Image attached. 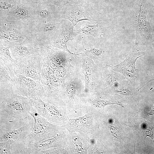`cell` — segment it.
I'll list each match as a JSON object with an SVG mask.
<instances>
[{"instance_id":"obj_1","label":"cell","mask_w":154,"mask_h":154,"mask_svg":"<svg viewBox=\"0 0 154 154\" xmlns=\"http://www.w3.org/2000/svg\"><path fill=\"white\" fill-rule=\"evenodd\" d=\"M32 108V99L13 92L1 102L0 116L10 119H24L30 114Z\"/></svg>"},{"instance_id":"obj_2","label":"cell","mask_w":154,"mask_h":154,"mask_svg":"<svg viewBox=\"0 0 154 154\" xmlns=\"http://www.w3.org/2000/svg\"><path fill=\"white\" fill-rule=\"evenodd\" d=\"M31 115L34 119V127L23 143L25 145L52 136L58 130L41 116L33 106Z\"/></svg>"},{"instance_id":"obj_3","label":"cell","mask_w":154,"mask_h":154,"mask_svg":"<svg viewBox=\"0 0 154 154\" xmlns=\"http://www.w3.org/2000/svg\"><path fill=\"white\" fill-rule=\"evenodd\" d=\"M61 17L70 21L74 26L79 22L88 20L91 22L98 21V13L91 7L75 5L62 9Z\"/></svg>"},{"instance_id":"obj_4","label":"cell","mask_w":154,"mask_h":154,"mask_svg":"<svg viewBox=\"0 0 154 154\" xmlns=\"http://www.w3.org/2000/svg\"><path fill=\"white\" fill-rule=\"evenodd\" d=\"M74 27L70 21L66 19L59 23L52 36V45L72 54L67 44L69 40H72L76 36Z\"/></svg>"},{"instance_id":"obj_5","label":"cell","mask_w":154,"mask_h":154,"mask_svg":"<svg viewBox=\"0 0 154 154\" xmlns=\"http://www.w3.org/2000/svg\"><path fill=\"white\" fill-rule=\"evenodd\" d=\"M145 55L143 52H138L131 54L123 61L112 68L114 70L120 72L126 77L132 78L136 77L135 62L138 58Z\"/></svg>"},{"instance_id":"obj_6","label":"cell","mask_w":154,"mask_h":154,"mask_svg":"<svg viewBox=\"0 0 154 154\" xmlns=\"http://www.w3.org/2000/svg\"><path fill=\"white\" fill-rule=\"evenodd\" d=\"M31 125L24 124L20 128L11 129L0 128V142L12 139L15 141L23 142L31 131Z\"/></svg>"},{"instance_id":"obj_7","label":"cell","mask_w":154,"mask_h":154,"mask_svg":"<svg viewBox=\"0 0 154 154\" xmlns=\"http://www.w3.org/2000/svg\"><path fill=\"white\" fill-rule=\"evenodd\" d=\"M74 32L76 36L92 35L96 38H99L102 34L99 23L93 25L84 23L79 29L74 31Z\"/></svg>"},{"instance_id":"obj_8","label":"cell","mask_w":154,"mask_h":154,"mask_svg":"<svg viewBox=\"0 0 154 154\" xmlns=\"http://www.w3.org/2000/svg\"><path fill=\"white\" fill-rule=\"evenodd\" d=\"M82 62V72L84 76L86 89L88 88L91 81V70L94 63L91 59L87 57H83Z\"/></svg>"},{"instance_id":"obj_9","label":"cell","mask_w":154,"mask_h":154,"mask_svg":"<svg viewBox=\"0 0 154 154\" xmlns=\"http://www.w3.org/2000/svg\"><path fill=\"white\" fill-rule=\"evenodd\" d=\"M15 53L17 55L22 56L29 55L37 51L34 48H30L23 44L15 46L13 48Z\"/></svg>"},{"instance_id":"obj_10","label":"cell","mask_w":154,"mask_h":154,"mask_svg":"<svg viewBox=\"0 0 154 154\" xmlns=\"http://www.w3.org/2000/svg\"><path fill=\"white\" fill-rule=\"evenodd\" d=\"M82 51L87 57L94 60H98L101 58L102 54L101 49L91 47L90 49L87 50L85 48L82 42Z\"/></svg>"},{"instance_id":"obj_11","label":"cell","mask_w":154,"mask_h":154,"mask_svg":"<svg viewBox=\"0 0 154 154\" xmlns=\"http://www.w3.org/2000/svg\"><path fill=\"white\" fill-rule=\"evenodd\" d=\"M11 13L15 16L21 18H26L29 16L28 11L25 7L21 5L17 6V8L12 11Z\"/></svg>"},{"instance_id":"obj_12","label":"cell","mask_w":154,"mask_h":154,"mask_svg":"<svg viewBox=\"0 0 154 154\" xmlns=\"http://www.w3.org/2000/svg\"><path fill=\"white\" fill-rule=\"evenodd\" d=\"M14 141L13 140L10 139L1 142L0 143V154H12L10 149V146Z\"/></svg>"},{"instance_id":"obj_13","label":"cell","mask_w":154,"mask_h":154,"mask_svg":"<svg viewBox=\"0 0 154 154\" xmlns=\"http://www.w3.org/2000/svg\"><path fill=\"white\" fill-rule=\"evenodd\" d=\"M9 47H0V53L1 56L7 60H9L12 62H14V60L13 59L11 56L10 52L9 50Z\"/></svg>"},{"instance_id":"obj_14","label":"cell","mask_w":154,"mask_h":154,"mask_svg":"<svg viewBox=\"0 0 154 154\" xmlns=\"http://www.w3.org/2000/svg\"><path fill=\"white\" fill-rule=\"evenodd\" d=\"M55 23L50 22L46 24L44 27V31L45 32L53 31L55 32L58 25Z\"/></svg>"},{"instance_id":"obj_15","label":"cell","mask_w":154,"mask_h":154,"mask_svg":"<svg viewBox=\"0 0 154 154\" xmlns=\"http://www.w3.org/2000/svg\"><path fill=\"white\" fill-rule=\"evenodd\" d=\"M107 83L109 85H112L117 82V78L113 74H110L106 75L105 77Z\"/></svg>"},{"instance_id":"obj_16","label":"cell","mask_w":154,"mask_h":154,"mask_svg":"<svg viewBox=\"0 0 154 154\" xmlns=\"http://www.w3.org/2000/svg\"><path fill=\"white\" fill-rule=\"evenodd\" d=\"M13 5V3L0 0V6L1 10H7L10 9Z\"/></svg>"},{"instance_id":"obj_17","label":"cell","mask_w":154,"mask_h":154,"mask_svg":"<svg viewBox=\"0 0 154 154\" xmlns=\"http://www.w3.org/2000/svg\"><path fill=\"white\" fill-rule=\"evenodd\" d=\"M153 128L150 127L145 129L143 131V137L144 139V142H145V140L146 137L148 136L150 137L153 141V133L152 129Z\"/></svg>"},{"instance_id":"obj_18","label":"cell","mask_w":154,"mask_h":154,"mask_svg":"<svg viewBox=\"0 0 154 154\" xmlns=\"http://www.w3.org/2000/svg\"><path fill=\"white\" fill-rule=\"evenodd\" d=\"M70 0H52L54 5L59 8L63 7L67 3L69 2Z\"/></svg>"},{"instance_id":"obj_19","label":"cell","mask_w":154,"mask_h":154,"mask_svg":"<svg viewBox=\"0 0 154 154\" xmlns=\"http://www.w3.org/2000/svg\"><path fill=\"white\" fill-rule=\"evenodd\" d=\"M37 13L40 16L46 17L49 16L50 14L49 10L45 8H40L37 11Z\"/></svg>"},{"instance_id":"obj_20","label":"cell","mask_w":154,"mask_h":154,"mask_svg":"<svg viewBox=\"0 0 154 154\" xmlns=\"http://www.w3.org/2000/svg\"><path fill=\"white\" fill-rule=\"evenodd\" d=\"M110 131L112 135L114 137L118 138L120 135L119 129L116 127L112 126L110 127Z\"/></svg>"},{"instance_id":"obj_21","label":"cell","mask_w":154,"mask_h":154,"mask_svg":"<svg viewBox=\"0 0 154 154\" xmlns=\"http://www.w3.org/2000/svg\"><path fill=\"white\" fill-rule=\"evenodd\" d=\"M117 92L120 94L124 95H131V92L126 87H123L118 90Z\"/></svg>"}]
</instances>
